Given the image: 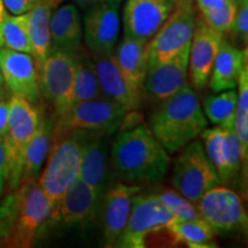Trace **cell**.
<instances>
[{
	"label": "cell",
	"instance_id": "21",
	"mask_svg": "<svg viewBox=\"0 0 248 248\" xmlns=\"http://www.w3.org/2000/svg\"><path fill=\"white\" fill-rule=\"evenodd\" d=\"M113 58L131 88L142 94V85L148 69L147 42L124 35L114 49Z\"/></svg>",
	"mask_w": 248,
	"mask_h": 248
},
{
	"label": "cell",
	"instance_id": "27",
	"mask_svg": "<svg viewBox=\"0 0 248 248\" xmlns=\"http://www.w3.org/2000/svg\"><path fill=\"white\" fill-rule=\"evenodd\" d=\"M167 230L171 234L175 243L184 244L190 248L216 247L214 241L215 231L203 218L175 221Z\"/></svg>",
	"mask_w": 248,
	"mask_h": 248
},
{
	"label": "cell",
	"instance_id": "31",
	"mask_svg": "<svg viewBox=\"0 0 248 248\" xmlns=\"http://www.w3.org/2000/svg\"><path fill=\"white\" fill-rule=\"evenodd\" d=\"M238 93L233 130L239 139L245 156H248V66L245 64L238 77Z\"/></svg>",
	"mask_w": 248,
	"mask_h": 248
},
{
	"label": "cell",
	"instance_id": "20",
	"mask_svg": "<svg viewBox=\"0 0 248 248\" xmlns=\"http://www.w3.org/2000/svg\"><path fill=\"white\" fill-rule=\"evenodd\" d=\"M94 63L98 82L105 97L119 104L125 111H136L140 107L142 94L135 91L124 78L113 54L99 55L90 53Z\"/></svg>",
	"mask_w": 248,
	"mask_h": 248
},
{
	"label": "cell",
	"instance_id": "23",
	"mask_svg": "<svg viewBox=\"0 0 248 248\" xmlns=\"http://www.w3.org/2000/svg\"><path fill=\"white\" fill-rule=\"evenodd\" d=\"M247 63V48L239 49L223 38L214 60L209 76L213 92H221L237 88L238 77Z\"/></svg>",
	"mask_w": 248,
	"mask_h": 248
},
{
	"label": "cell",
	"instance_id": "25",
	"mask_svg": "<svg viewBox=\"0 0 248 248\" xmlns=\"http://www.w3.org/2000/svg\"><path fill=\"white\" fill-rule=\"evenodd\" d=\"M60 2L61 0H37L33 7L27 12L31 55L35 60L37 70L51 51L49 18Z\"/></svg>",
	"mask_w": 248,
	"mask_h": 248
},
{
	"label": "cell",
	"instance_id": "2",
	"mask_svg": "<svg viewBox=\"0 0 248 248\" xmlns=\"http://www.w3.org/2000/svg\"><path fill=\"white\" fill-rule=\"evenodd\" d=\"M151 131L164 150L172 154L197 139L208 125L199 99L190 86L161 101L151 116Z\"/></svg>",
	"mask_w": 248,
	"mask_h": 248
},
{
	"label": "cell",
	"instance_id": "24",
	"mask_svg": "<svg viewBox=\"0 0 248 248\" xmlns=\"http://www.w3.org/2000/svg\"><path fill=\"white\" fill-rule=\"evenodd\" d=\"M54 117L40 115V121L35 133L24 152L22 176L21 184L38 181L40 172L47 159L48 152L51 150L52 140H53ZM20 184V185H21Z\"/></svg>",
	"mask_w": 248,
	"mask_h": 248
},
{
	"label": "cell",
	"instance_id": "44",
	"mask_svg": "<svg viewBox=\"0 0 248 248\" xmlns=\"http://www.w3.org/2000/svg\"><path fill=\"white\" fill-rule=\"evenodd\" d=\"M192 1H195V0H192Z\"/></svg>",
	"mask_w": 248,
	"mask_h": 248
},
{
	"label": "cell",
	"instance_id": "30",
	"mask_svg": "<svg viewBox=\"0 0 248 248\" xmlns=\"http://www.w3.org/2000/svg\"><path fill=\"white\" fill-rule=\"evenodd\" d=\"M247 156H245L239 139L235 136L233 128H225L223 141V168L219 173V181L228 184L233 181L239 173L243 164L246 166Z\"/></svg>",
	"mask_w": 248,
	"mask_h": 248
},
{
	"label": "cell",
	"instance_id": "11",
	"mask_svg": "<svg viewBox=\"0 0 248 248\" xmlns=\"http://www.w3.org/2000/svg\"><path fill=\"white\" fill-rule=\"evenodd\" d=\"M201 217L215 232H237L247 229L248 217L243 200L234 191L217 185L197 202Z\"/></svg>",
	"mask_w": 248,
	"mask_h": 248
},
{
	"label": "cell",
	"instance_id": "33",
	"mask_svg": "<svg viewBox=\"0 0 248 248\" xmlns=\"http://www.w3.org/2000/svg\"><path fill=\"white\" fill-rule=\"evenodd\" d=\"M235 12H237V6L233 2V4L229 5L228 7L223 9H219V11L202 12V13H199L198 15L210 28L225 35V33L230 32L234 21Z\"/></svg>",
	"mask_w": 248,
	"mask_h": 248
},
{
	"label": "cell",
	"instance_id": "28",
	"mask_svg": "<svg viewBox=\"0 0 248 248\" xmlns=\"http://www.w3.org/2000/svg\"><path fill=\"white\" fill-rule=\"evenodd\" d=\"M237 92L234 89L216 92L203 101L204 116L210 123L224 128H233Z\"/></svg>",
	"mask_w": 248,
	"mask_h": 248
},
{
	"label": "cell",
	"instance_id": "14",
	"mask_svg": "<svg viewBox=\"0 0 248 248\" xmlns=\"http://www.w3.org/2000/svg\"><path fill=\"white\" fill-rule=\"evenodd\" d=\"M101 195L78 177L52 210L48 222L60 223L67 226H85L98 215L101 208Z\"/></svg>",
	"mask_w": 248,
	"mask_h": 248
},
{
	"label": "cell",
	"instance_id": "37",
	"mask_svg": "<svg viewBox=\"0 0 248 248\" xmlns=\"http://www.w3.org/2000/svg\"><path fill=\"white\" fill-rule=\"evenodd\" d=\"M8 169H7V159H6V150L4 139L0 138V198L5 191V186L7 184Z\"/></svg>",
	"mask_w": 248,
	"mask_h": 248
},
{
	"label": "cell",
	"instance_id": "38",
	"mask_svg": "<svg viewBox=\"0 0 248 248\" xmlns=\"http://www.w3.org/2000/svg\"><path fill=\"white\" fill-rule=\"evenodd\" d=\"M8 100L0 99V138L4 139L8 129Z\"/></svg>",
	"mask_w": 248,
	"mask_h": 248
},
{
	"label": "cell",
	"instance_id": "39",
	"mask_svg": "<svg viewBox=\"0 0 248 248\" xmlns=\"http://www.w3.org/2000/svg\"><path fill=\"white\" fill-rule=\"evenodd\" d=\"M70 1L75 2L76 5L82 6V7H90V6L99 4V2L108 1V0H70Z\"/></svg>",
	"mask_w": 248,
	"mask_h": 248
},
{
	"label": "cell",
	"instance_id": "15",
	"mask_svg": "<svg viewBox=\"0 0 248 248\" xmlns=\"http://www.w3.org/2000/svg\"><path fill=\"white\" fill-rule=\"evenodd\" d=\"M176 0H126L123 9L124 35L148 42L175 7Z\"/></svg>",
	"mask_w": 248,
	"mask_h": 248
},
{
	"label": "cell",
	"instance_id": "18",
	"mask_svg": "<svg viewBox=\"0 0 248 248\" xmlns=\"http://www.w3.org/2000/svg\"><path fill=\"white\" fill-rule=\"evenodd\" d=\"M140 190L139 185L117 183L105 191L100 209L102 210L104 240L107 247H116L128 223L133 198Z\"/></svg>",
	"mask_w": 248,
	"mask_h": 248
},
{
	"label": "cell",
	"instance_id": "1",
	"mask_svg": "<svg viewBox=\"0 0 248 248\" xmlns=\"http://www.w3.org/2000/svg\"><path fill=\"white\" fill-rule=\"evenodd\" d=\"M110 148V162L119 177L128 182H157L169 169V153L146 125L124 129Z\"/></svg>",
	"mask_w": 248,
	"mask_h": 248
},
{
	"label": "cell",
	"instance_id": "41",
	"mask_svg": "<svg viewBox=\"0 0 248 248\" xmlns=\"http://www.w3.org/2000/svg\"><path fill=\"white\" fill-rule=\"evenodd\" d=\"M235 5H240V4H247L248 0H233Z\"/></svg>",
	"mask_w": 248,
	"mask_h": 248
},
{
	"label": "cell",
	"instance_id": "16",
	"mask_svg": "<svg viewBox=\"0 0 248 248\" xmlns=\"http://www.w3.org/2000/svg\"><path fill=\"white\" fill-rule=\"evenodd\" d=\"M223 38V33L210 28L198 15L188 55V75L194 88L203 89L208 84L214 60Z\"/></svg>",
	"mask_w": 248,
	"mask_h": 248
},
{
	"label": "cell",
	"instance_id": "22",
	"mask_svg": "<svg viewBox=\"0 0 248 248\" xmlns=\"http://www.w3.org/2000/svg\"><path fill=\"white\" fill-rule=\"evenodd\" d=\"M51 47L76 53L82 47L83 29L75 4H66L54 9L49 18Z\"/></svg>",
	"mask_w": 248,
	"mask_h": 248
},
{
	"label": "cell",
	"instance_id": "8",
	"mask_svg": "<svg viewBox=\"0 0 248 248\" xmlns=\"http://www.w3.org/2000/svg\"><path fill=\"white\" fill-rule=\"evenodd\" d=\"M171 183L176 192L194 203L210 188L221 185L200 140L194 139L182 148L173 164Z\"/></svg>",
	"mask_w": 248,
	"mask_h": 248
},
{
	"label": "cell",
	"instance_id": "35",
	"mask_svg": "<svg viewBox=\"0 0 248 248\" xmlns=\"http://www.w3.org/2000/svg\"><path fill=\"white\" fill-rule=\"evenodd\" d=\"M37 0H2L6 11L9 14L18 15L29 12Z\"/></svg>",
	"mask_w": 248,
	"mask_h": 248
},
{
	"label": "cell",
	"instance_id": "5",
	"mask_svg": "<svg viewBox=\"0 0 248 248\" xmlns=\"http://www.w3.org/2000/svg\"><path fill=\"white\" fill-rule=\"evenodd\" d=\"M125 111L119 104L100 97L71 105L54 116L53 138L73 131H93L111 135L122 124Z\"/></svg>",
	"mask_w": 248,
	"mask_h": 248
},
{
	"label": "cell",
	"instance_id": "26",
	"mask_svg": "<svg viewBox=\"0 0 248 248\" xmlns=\"http://www.w3.org/2000/svg\"><path fill=\"white\" fill-rule=\"evenodd\" d=\"M105 97L99 85L97 73L91 55L80 47L75 53V74L70 106L77 102ZM69 106V107H70Z\"/></svg>",
	"mask_w": 248,
	"mask_h": 248
},
{
	"label": "cell",
	"instance_id": "34",
	"mask_svg": "<svg viewBox=\"0 0 248 248\" xmlns=\"http://www.w3.org/2000/svg\"><path fill=\"white\" fill-rule=\"evenodd\" d=\"M235 6H237V12H235L233 24L229 33L246 46L248 42V2Z\"/></svg>",
	"mask_w": 248,
	"mask_h": 248
},
{
	"label": "cell",
	"instance_id": "17",
	"mask_svg": "<svg viewBox=\"0 0 248 248\" xmlns=\"http://www.w3.org/2000/svg\"><path fill=\"white\" fill-rule=\"evenodd\" d=\"M188 55L190 47L169 60L148 67L142 89L152 100H166L188 85Z\"/></svg>",
	"mask_w": 248,
	"mask_h": 248
},
{
	"label": "cell",
	"instance_id": "10",
	"mask_svg": "<svg viewBox=\"0 0 248 248\" xmlns=\"http://www.w3.org/2000/svg\"><path fill=\"white\" fill-rule=\"evenodd\" d=\"M75 74V53L51 47L37 70L40 98L52 106L54 116L70 106Z\"/></svg>",
	"mask_w": 248,
	"mask_h": 248
},
{
	"label": "cell",
	"instance_id": "6",
	"mask_svg": "<svg viewBox=\"0 0 248 248\" xmlns=\"http://www.w3.org/2000/svg\"><path fill=\"white\" fill-rule=\"evenodd\" d=\"M8 129L4 144L8 169L7 184L13 191L21 184L24 152L38 126L42 114L35 105L16 95L8 99Z\"/></svg>",
	"mask_w": 248,
	"mask_h": 248
},
{
	"label": "cell",
	"instance_id": "4",
	"mask_svg": "<svg viewBox=\"0 0 248 248\" xmlns=\"http://www.w3.org/2000/svg\"><path fill=\"white\" fill-rule=\"evenodd\" d=\"M82 157V136L73 131L53 138L44 169L38 178L39 187L44 192L53 210L70 185L79 177Z\"/></svg>",
	"mask_w": 248,
	"mask_h": 248
},
{
	"label": "cell",
	"instance_id": "7",
	"mask_svg": "<svg viewBox=\"0 0 248 248\" xmlns=\"http://www.w3.org/2000/svg\"><path fill=\"white\" fill-rule=\"evenodd\" d=\"M197 16L195 1L176 0L171 13L147 42L148 67L169 60L190 47Z\"/></svg>",
	"mask_w": 248,
	"mask_h": 248
},
{
	"label": "cell",
	"instance_id": "43",
	"mask_svg": "<svg viewBox=\"0 0 248 248\" xmlns=\"http://www.w3.org/2000/svg\"><path fill=\"white\" fill-rule=\"evenodd\" d=\"M4 245H5V244H4V243H2V240H1V239H0V247H1V246H4Z\"/></svg>",
	"mask_w": 248,
	"mask_h": 248
},
{
	"label": "cell",
	"instance_id": "9",
	"mask_svg": "<svg viewBox=\"0 0 248 248\" xmlns=\"http://www.w3.org/2000/svg\"><path fill=\"white\" fill-rule=\"evenodd\" d=\"M175 221L176 218L166 208L157 194H140L138 192L133 198L128 223L116 247H145L148 235L167 230Z\"/></svg>",
	"mask_w": 248,
	"mask_h": 248
},
{
	"label": "cell",
	"instance_id": "3",
	"mask_svg": "<svg viewBox=\"0 0 248 248\" xmlns=\"http://www.w3.org/2000/svg\"><path fill=\"white\" fill-rule=\"evenodd\" d=\"M9 217L11 226L5 244L9 247L28 248L52 214V206L37 182L21 184L11 191Z\"/></svg>",
	"mask_w": 248,
	"mask_h": 248
},
{
	"label": "cell",
	"instance_id": "36",
	"mask_svg": "<svg viewBox=\"0 0 248 248\" xmlns=\"http://www.w3.org/2000/svg\"><path fill=\"white\" fill-rule=\"evenodd\" d=\"M233 0H195L198 13L208 11H219L233 4Z\"/></svg>",
	"mask_w": 248,
	"mask_h": 248
},
{
	"label": "cell",
	"instance_id": "40",
	"mask_svg": "<svg viewBox=\"0 0 248 248\" xmlns=\"http://www.w3.org/2000/svg\"><path fill=\"white\" fill-rule=\"evenodd\" d=\"M7 95H8V90L6 89L4 78H2L1 71H0V99H6Z\"/></svg>",
	"mask_w": 248,
	"mask_h": 248
},
{
	"label": "cell",
	"instance_id": "12",
	"mask_svg": "<svg viewBox=\"0 0 248 248\" xmlns=\"http://www.w3.org/2000/svg\"><path fill=\"white\" fill-rule=\"evenodd\" d=\"M122 0H108L90 6L83 20V33L90 53L111 55L120 31V5Z\"/></svg>",
	"mask_w": 248,
	"mask_h": 248
},
{
	"label": "cell",
	"instance_id": "29",
	"mask_svg": "<svg viewBox=\"0 0 248 248\" xmlns=\"http://www.w3.org/2000/svg\"><path fill=\"white\" fill-rule=\"evenodd\" d=\"M0 31L4 39V46L14 51L31 54L27 13L13 15L7 12L0 23Z\"/></svg>",
	"mask_w": 248,
	"mask_h": 248
},
{
	"label": "cell",
	"instance_id": "32",
	"mask_svg": "<svg viewBox=\"0 0 248 248\" xmlns=\"http://www.w3.org/2000/svg\"><path fill=\"white\" fill-rule=\"evenodd\" d=\"M159 199L166 208L172 214L176 221H187V219L202 218L197 203L186 199L176 191H162L157 194Z\"/></svg>",
	"mask_w": 248,
	"mask_h": 248
},
{
	"label": "cell",
	"instance_id": "42",
	"mask_svg": "<svg viewBox=\"0 0 248 248\" xmlns=\"http://www.w3.org/2000/svg\"><path fill=\"white\" fill-rule=\"evenodd\" d=\"M4 47V39H2V36H1V31H0V48Z\"/></svg>",
	"mask_w": 248,
	"mask_h": 248
},
{
	"label": "cell",
	"instance_id": "13",
	"mask_svg": "<svg viewBox=\"0 0 248 248\" xmlns=\"http://www.w3.org/2000/svg\"><path fill=\"white\" fill-rule=\"evenodd\" d=\"M0 71L8 92L26 99L30 104L40 101L38 75L33 57L24 52L0 48Z\"/></svg>",
	"mask_w": 248,
	"mask_h": 248
},
{
	"label": "cell",
	"instance_id": "19",
	"mask_svg": "<svg viewBox=\"0 0 248 248\" xmlns=\"http://www.w3.org/2000/svg\"><path fill=\"white\" fill-rule=\"evenodd\" d=\"M82 136V157L79 178L101 197L107 188L109 172L108 133L79 131Z\"/></svg>",
	"mask_w": 248,
	"mask_h": 248
}]
</instances>
